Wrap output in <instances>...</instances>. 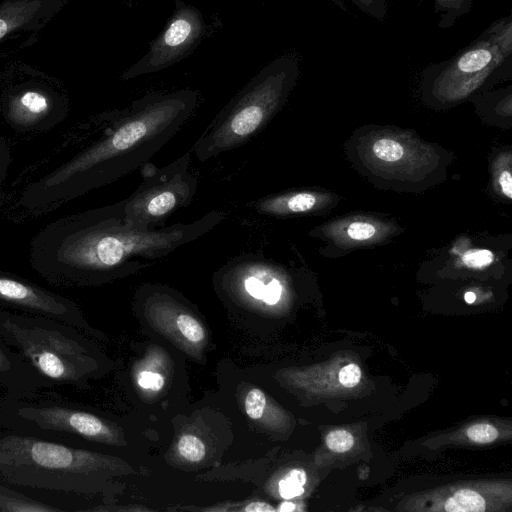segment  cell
Listing matches in <instances>:
<instances>
[{"instance_id": "cell-7", "label": "cell", "mask_w": 512, "mask_h": 512, "mask_svg": "<svg viewBox=\"0 0 512 512\" xmlns=\"http://www.w3.org/2000/svg\"><path fill=\"white\" fill-rule=\"evenodd\" d=\"M16 74L1 95L2 114L13 129L44 130L66 116L67 99L48 76L26 65L20 66Z\"/></svg>"}, {"instance_id": "cell-3", "label": "cell", "mask_w": 512, "mask_h": 512, "mask_svg": "<svg viewBox=\"0 0 512 512\" xmlns=\"http://www.w3.org/2000/svg\"><path fill=\"white\" fill-rule=\"evenodd\" d=\"M294 54L267 63L217 114L193 146L204 162L260 133L284 104L299 75Z\"/></svg>"}, {"instance_id": "cell-25", "label": "cell", "mask_w": 512, "mask_h": 512, "mask_svg": "<svg viewBox=\"0 0 512 512\" xmlns=\"http://www.w3.org/2000/svg\"><path fill=\"white\" fill-rule=\"evenodd\" d=\"M361 378V370L356 364H348L339 372V382L345 387H354Z\"/></svg>"}, {"instance_id": "cell-15", "label": "cell", "mask_w": 512, "mask_h": 512, "mask_svg": "<svg viewBox=\"0 0 512 512\" xmlns=\"http://www.w3.org/2000/svg\"><path fill=\"white\" fill-rule=\"evenodd\" d=\"M342 10L348 8V4L355 6L359 11L376 20L382 21L387 16V0H331Z\"/></svg>"}, {"instance_id": "cell-12", "label": "cell", "mask_w": 512, "mask_h": 512, "mask_svg": "<svg viewBox=\"0 0 512 512\" xmlns=\"http://www.w3.org/2000/svg\"><path fill=\"white\" fill-rule=\"evenodd\" d=\"M320 199L317 193L309 191L275 194L255 200L252 208L261 215L285 216L311 211Z\"/></svg>"}, {"instance_id": "cell-14", "label": "cell", "mask_w": 512, "mask_h": 512, "mask_svg": "<svg viewBox=\"0 0 512 512\" xmlns=\"http://www.w3.org/2000/svg\"><path fill=\"white\" fill-rule=\"evenodd\" d=\"M444 508L448 512H484L486 503L479 493L461 489L446 501Z\"/></svg>"}, {"instance_id": "cell-22", "label": "cell", "mask_w": 512, "mask_h": 512, "mask_svg": "<svg viewBox=\"0 0 512 512\" xmlns=\"http://www.w3.org/2000/svg\"><path fill=\"white\" fill-rule=\"evenodd\" d=\"M467 436L477 443H489L498 437V430L491 424H474L467 429Z\"/></svg>"}, {"instance_id": "cell-9", "label": "cell", "mask_w": 512, "mask_h": 512, "mask_svg": "<svg viewBox=\"0 0 512 512\" xmlns=\"http://www.w3.org/2000/svg\"><path fill=\"white\" fill-rule=\"evenodd\" d=\"M0 308L84 328L76 303L17 275L0 271Z\"/></svg>"}, {"instance_id": "cell-32", "label": "cell", "mask_w": 512, "mask_h": 512, "mask_svg": "<svg viewBox=\"0 0 512 512\" xmlns=\"http://www.w3.org/2000/svg\"><path fill=\"white\" fill-rule=\"evenodd\" d=\"M0 1H2V0H0Z\"/></svg>"}, {"instance_id": "cell-21", "label": "cell", "mask_w": 512, "mask_h": 512, "mask_svg": "<svg viewBox=\"0 0 512 512\" xmlns=\"http://www.w3.org/2000/svg\"><path fill=\"white\" fill-rule=\"evenodd\" d=\"M266 405V397L260 389H252L246 396L245 409L251 419L262 417Z\"/></svg>"}, {"instance_id": "cell-29", "label": "cell", "mask_w": 512, "mask_h": 512, "mask_svg": "<svg viewBox=\"0 0 512 512\" xmlns=\"http://www.w3.org/2000/svg\"><path fill=\"white\" fill-rule=\"evenodd\" d=\"M245 511L248 512H270L275 511L271 505L263 502H253L246 506Z\"/></svg>"}, {"instance_id": "cell-13", "label": "cell", "mask_w": 512, "mask_h": 512, "mask_svg": "<svg viewBox=\"0 0 512 512\" xmlns=\"http://www.w3.org/2000/svg\"><path fill=\"white\" fill-rule=\"evenodd\" d=\"M432 3L438 16V26L442 29L452 27L459 18L471 10L474 0H420Z\"/></svg>"}, {"instance_id": "cell-8", "label": "cell", "mask_w": 512, "mask_h": 512, "mask_svg": "<svg viewBox=\"0 0 512 512\" xmlns=\"http://www.w3.org/2000/svg\"><path fill=\"white\" fill-rule=\"evenodd\" d=\"M206 22L202 12L184 0H175L172 15L146 53L120 75L123 81L159 72L187 57L202 41Z\"/></svg>"}, {"instance_id": "cell-2", "label": "cell", "mask_w": 512, "mask_h": 512, "mask_svg": "<svg viewBox=\"0 0 512 512\" xmlns=\"http://www.w3.org/2000/svg\"><path fill=\"white\" fill-rule=\"evenodd\" d=\"M199 98L184 88L135 100L116 112L98 140L30 183L20 204L31 213L48 212L142 167L190 119Z\"/></svg>"}, {"instance_id": "cell-23", "label": "cell", "mask_w": 512, "mask_h": 512, "mask_svg": "<svg viewBox=\"0 0 512 512\" xmlns=\"http://www.w3.org/2000/svg\"><path fill=\"white\" fill-rule=\"evenodd\" d=\"M494 259L491 251L485 249H474L464 254L462 260L468 267L480 268L489 265Z\"/></svg>"}, {"instance_id": "cell-27", "label": "cell", "mask_w": 512, "mask_h": 512, "mask_svg": "<svg viewBox=\"0 0 512 512\" xmlns=\"http://www.w3.org/2000/svg\"><path fill=\"white\" fill-rule=\"evenodd\" d=\"M11 163L10 148L6 140L0 136V190L8 174Z\"/></svg>"}, {"instance_id": "cell-6", "label": "cell", "mask_w": 512, "mask_h": 512, "mask_svg": "<svg viewBox=\"0 0 512 512\" xmlns=\"http://www.w3.org/2000/svg\"><path fill=\"white\" fill-rule=\"evenodd\" d=\"M191 163L189 150L163 167L143 165L142 182L123 200V223L144 231L162 228L173 213L189 206L198 186Z\"/></svg>"}, {"instance_id": "cell-30", "label": "cell", "mask_w": 512, "mask_h": 512, "mask_svg": "<svg viewBox=\"0 0 512 512\" xmlns=\"http://www.w3.org/2000/svg\"><path fill=\"white\" fill-rule=\"evenodd\" d=\"M464 299H465V301L467 303L471 304V303H473L475 301L476 295L473 292L468 291V292L465 293Z\"/></svg>"}, {"instance_id": "cell-11", "label": "cell", "mask_w": 512, "mask_h": 512, "mask_svg": "<svg viewBox=\"0 0 512 512\" xmlns=\"http://www.w3.org/2000/svg\"><path fill=\"white\" fill-rule=\"evenodd\" d=\"M49 385L5 341L0 331V387L15 396L34 394Z\"/></svg>"}, {"instance_id": "cell-19", "label": "cell", "mask_w": 512, "mask_h": 512, "mask_svg": "<svg viewBox=\"0 0 512 512\" xmlns=\"http://www.w3.org/2000/svg\"><path fill=\"white\" fill-rule=\"evenodd\" d=\"M176 324L182 335L191 342H199L204 338V331L200 323L188 314H180Z\"/></svg>"}, {"instance_id": "cell-4", "label": "cell", "mask_w": 512, "mask_h": 512, "mask_svg": "<svg viewBox=\"0 0 512 512\" xmlns=\"http://www.w3.org/2000/svg\"><path fill=\"white\" fill-rule=\"evenodd\" d=\"M75 329L51 318L0 308L5 341L49 386L78 384L87 373V350Z\"/></svg>"}, {"instance_id": "cell-5", "label": "cell", "mask_w": 512, "mask_h": 512, "mask_svg": "<svg viewBox=\"0 0 512 512\" xmlns=\"http://www.w3.org/2000/svg\"><path fill=\"white\" fill-rule=\"evenodd\" d=\"M512 72V16L493 22L481 35L451 58L423 72V87L441 100L452 101Z\"/></svg>"}, {"instance_id": "cell-24", "label": "cell", "mask_w": 512, "mask_h": 512, "mask_svg": "<svg viewBox=\"0 0 512 512\" xmlns=\"http://www.w3.org/2000/svg\"><path fill=\"white\" fill-rule=\"evenodd\" d=\"M376 233V228L369 222L356 221L347 228L349 238L356 241H365L372 238Z\"/></svg>"}, {"instance_id": "cell-16", "label": "cell", "mask_w": 512, "mask_h": 512, "mask_svg": "<svg viewBox=\"0 0 512 512\" xmlns=\"http://www.w3.org/2000/svg\"><path fill=\"white\" fill-rule=\"evenodd\" d=\"M306 473L302 469L291 470L280 482L279 493L285 499H291L304 492L303 485L306 483Z\"/></svg>"}, {"instance_id": "cell-26", "label": "cell", "mask_w": 512, "mask_h": 512, "mask_svg": "<svg viewBox=\"0 0 512 512\" xmlns=\"http://www.w3.org/2000/svg\"><path fill=\"white\" fill-rule=\"evenodd\" d=\"M138 383L145 389L158 391L162 389L164 385V378L158 373L143 371L139 374Z\"/></svg>"}, {"instance_id": "cell-20", "label": "cell", "mask_w": 512, "mask_h": 512, "mask_svg": "<svg viewBox=\"0 0 512 512\" xmlns=\"http://www.w3.org/2000/svg\"><path fill=\"white\" fill-rule=\"evenodd\" d=\"M326 444L330 450L342 453L352 448L354 438L346 430H335L327 435Z\"/></svg>"}, {"instance_id": "cell-10", "label": "cell", "mask_w": 512, "mask_h": 512, "mask_svg": "<svg viewBox=\"0 0 512 512\" xmlns=\"http://www.w3.org/2000/svg\"><path fill=\"white\" fill-rule=\"evenodd\" d=\"M67 0L0 1V54L31 44Z\"/></svg>"}, {"instance_id": "cell-1", "label": "cell", "mask_w": 512, "mask_h": 512, "mask_svg": "<svg viewBox=\"0 0 512 512\" xmlns=\"http://www.w3.org/2000/svg\"><path fill=\"white\" fill-rule=\"evenodd\" d=\"M123 206L121 200L44 226L30 242L32 269L55 286L101 284L167 257L226 218L225 212L212 210L189 223L144 231L123 223Z\"/></svg>"}, {"instance_id": "cell-17", "label": "cell", "mask_w": 512, "mask_h": 512, "mask_svg": "<svg viewBox=\"0 0 512 512\" xmlns=\"http://www.w3.org/2000/svg\"><path fill=\"white\" fill-rule=\"evenodd\" d=\"M374 155L384 162H396L403 156L404 150L399 142L389 138L377 140L372 148Z\"/></svg>"}, {"instance_id": "cell-28", "label": "cell", "mask_w": 512, "mask_h": 512, "mask_svg": "<svg viewBox=\"0 0 512 512\" xmlns=\"http://www.w3.org/2000/svg\"><path fill=\"white\" fill-rule=\"evenodd\" d=\"M498 182L503 194L507 198L512 197V177L509 171H502L498 177Z\"/></svg>"}, {"instance_id": "cell-31", "label": "cell", "mask_w": 512, "mask_h": 512, "mask_svg": "<svg viewBox=\"0 0 512 512\" xmlns=\"http://www.w3.org/2000/svg\"><path fill=\"white\" fill-rule=\"evenodd\" d=\"M294 508L295 507L293 503L286 502L281 505L280 511H292Z\"/></svg>"}, {"instance_id": "cell-18", "label": "cell", "mask_w": 512, "mask_h": 512, "mask_svg": "<svg viewBox=\"0 0 512 512\" xmlns=\"http://www.w3.org/2000/svg\"><path fill=\"white\" fill-rule=\"evenodd\" d=\"M180 454L192 462L200 461L205 455V446L202 441L193 435H184L178 443Z\"/></svg>"}]
</instances>
